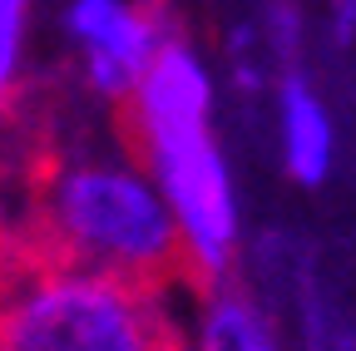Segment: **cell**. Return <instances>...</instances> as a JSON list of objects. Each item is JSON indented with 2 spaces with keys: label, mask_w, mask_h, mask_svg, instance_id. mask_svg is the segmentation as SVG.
Masks as SVG:
<instances>
[{
  "label": "cell",
  "mask_w": 356,
  "mask_h": 351,
  "mask_svg": "<svg viewBox=\"0 0 356 351\" xmlns=\"http://www.w3.org/2000/svg\"><path fill=\"white\" fill-rule=\"evenodd\" d=\"M10 228L65 262L104 268L149 287L188 277L173 213L149 163L114 149H35L25 163V213Z\"/></svg>",
  "instance_id": "obj_1"
},
{
  "label": "cell",
  "mask_w": 356,
  "mask_h": 351,
  "mask_svg": "<svg viewBox=\"0 0 356 351\" xmlns=\"http://www.w3.org/2000/svg\"><path fill=\"white\" fill-rule=\"evenodd\" d=\"M0 351H184L163 287L35 252L0 213Z\"/></svg>",
  "instance_id": "obj_2"
},
{
  "label": "cell",
  "mask_w": 356,
  "mask_h": 351,
  "mask_svg": "<svg viewBox=\"0 0 356 351\" xmlns=\"http://www.w3.org/2000/svg\"><path fill=\"white\" fill-rule=\"evenodd\" d=\"M124 144L149 163L154 183L173 213L188 277L198 287L228 282L243 247V208H238V183L213 124L159 129V134L124 139Z\"/></svg>",
  "instance_id": "obj_3"
},
{
  "label": "cell",
  "mask_w": 356,
  "mask_h": 351,
  "mask_svg": "<svg viewBox=\"0 0 356 351\" xmlns=\"http://www.w3.org/2000/svg\"><path fill=\"white\" fill-rule=\"evenodd\" d=\"M168 10L159 0H70L65 40L79 55V79L89 95L124 104L144 79L154 55L168 45Z\"/></svg>",
  "instance_id": "obj_4"
},
{
  "label": "cell",
  "mask_w": 356,
  "mask_h": 351,
  "mask_svg": "<svg viewBox=\"0 0 356 351\" xmlns=\"http://www.w3.org/2000/svg\"><path fill=\"white\" fill-rule=\"evenodd\" d=\"M213 70L184 35H168V45L154 55L144 79L124 99V139H144L159 129L213 124Z\"/></svg>",
  "instance_id": "obj_5"
},
{
  "label": "cell",
  "mask_w": 356,
  "mask_h": 351,
  "mask_svg": "<svg viewBox=\"0 0 356 351\" xmlns=\"http://www.w3.org/2000/svg\"><path fill=\"white\" fill-rule=\"evenodd\" d=\"M277 154L287 179L302 188H322L337 168V124L317 84L302 74L277 79Z\"/></svg>",
  "instance_id": "obj_6"
},
{
  "label": "cell",
  "mask_w": 356,
  "mask_h": 351,
  "mask_svg": "<svg viewBox=\"0 0 356 351\" xmlns=\"http://www.w3.org/2000/svg\"><path fill=\"white\" fill-rule=\"evenodd\" d=\"M188 351H282V346H277V327L267 317V307L228 277V282L198 287Z\"/></svg>",
  "instance_id": "obj_7"
},
{
  "label": "cell",
  "mask_w": 356,
  "mask_h": 351,
  "mask_svg": "<svg viewBox=\"0 0 356 351\" xmlns=\"http://www.w3.org/2000/svg\"><path fill=\"white\" fill-rule=\"evenodd\" d=\"M25 25L30 0H0V124L15 114L25 90Z\"/></svg>",
  "instance_id": "obj_8"
},
{
  "label": "cell",
  "mask_w": 356,
  "mask_h": 351,
  "mask_svg": "<svg viewBox=\"0 0 356 351\" xmlns=\"http://www.w3.org/2000/svg\"><path fill=\"white\" fill-rule=\"evenodd\" d=\"M312 351H356V332H346V327L327 332V327L317 322V336H312Z\"/></svg>",
  "instance_id": "obj_9"
},
{
  "label": "cell",
  "mask_w": 356,
  "mask_h": 351,
  "mask_svg": "<svg viewBox=\"0 0 356 351\" xmlns=\"http://www.w3.org/2000/svg\"><path fill=\"white\" fill-rule=\"evenodd\" d=\"M332 6H341V0H332Z\"/></svg>",
  "instance_id": "obj_10"
}]
</instances>
